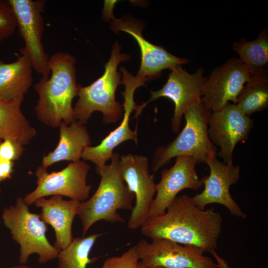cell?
<instances>
[{
	"mask_svg": "<svg viewBox=\"0 0 268 268\" xmlns=\"http://www.w3.org/2000/svg\"><path fill=\"white\" fill-rule=\"evenodd\" d=\"M222 228L219 212L212 207L200 209L187 195L177 196L164 214L148 217L140 227L142 235L152 240L166 239L204 253L215 249Z\"/></svg>",
	"mask_w": 268,
	"mask_h": 268,
	"instance_id": "obj_1",
	"label": "cell"
},
{
	"mask_svg": "<svg viewBox=\"0 0 268 268\" xmlns=\"http://www.w3.org/2000/svg\"><path fill=\"white\" fill-rule=\"evenodd\" d=\"M76 60L70 53L57 52L50 57L49 78L42 77L35 85L39 99L35 107L38 120L52 127L74 120L72 101L77 96Z\"/></svg>",
	"mask_w": 268,
	"mask_h": 268,
	"instance_id": "obj_2",
	"label": "cell"
},
{
	"mask_svg": "<svg viewBox=\"0 0 268 268\" xmlns=\"http://www.w3.org/2000/svg\"><path fill=\"white\" fill-rule=\"evenodd\" d=\"M120 158L118 153H114L109 164L96 169L101 177L98 188L90 198L80 202L77 215L81 221L83 236L93 224L100 220L124 223L125 219L118 210L132 211L133 209L134 195L123 180Z\"/></svg>",
	"mask_w": 268,
	"mask_h": 268,
	"instance_id": "obj_3",
	"label": "cell"
},
{
	"mask_svg": "<svg viewBox=\"0 0 268 268\" xmlns=\"http://www.w3.org/2000/svg\"><path fill=\"white\" fill-rule=\"evenodd\" d=\"M212 112L201 99L186 110L183 129L173 141L158 147L154 151L152 163L154 173L170 163L174 157L189 156L196 164H207L216 156L217 149L208 134Z\"/></svg>",
	"mask_w": 268,
	"mask_h": 268,
	"instance_id": "obj_4",
	"label": "cell"
},
{
	"mask_svg": "<svg viewBox=\"0 0 268 268\" xmlns=\"http://www.w3.org/2000/svg\"><path fill=\"white\" fill-rule=\"evenodd\" d=\"M130 58L129 55L121 53V46L116 42L103 74L89 85L77 84L78 99L73 108L75 120L84 125L95 111L102 113L103 122L106 124L115 123L121 119L123 105L115 99L116 89L121 83L117 67L121 62Z\"/></svg>",
	"mask_w": 268,
	"mask_h": 268,
	"instance_id": "obj_5",
	"label": "cell"
},
{
	"mask_svg": "<svg viewBox=\"0 0 268 268\" xmlns=\"http://www.w3.org/2000/svg\"><path fill=\"white\" fill-rule=\"evenodd\" d=\"M2 219L12 238L20 246V263H27L33 254L38 255L41 264L57 258L60 251L48 240L47 224L40 214L29 211L23 198H18L15 205L4 208Z\"/></svg>",
	"mask_w": 268,
	"mask_h": 268,
	"instance_id": "obj_6",
	"label": "cell"
},
{
	"mask_svg": "<svg viewBox=\"0 0 268 268\" xmlns=\"http://www.w3.org/2000/svg\"><path fill=\"white\" fill-rule=\"evenodd\" d=\"M105 7L103 17L106 16V18L111 19V30L115 34L120 31L129 34L138 44L141 53V63L137 75L134 77L140 86L147 81L158 78L162 70L171 69L177 65L188 63L187 59L174 56L162 47L146 40L142 34L143 26L141 22L130 18L117 19L114 16L113 9H108Z\"/></svg>",
	"mask_w": 268,
	"mask_h": 268,
	"instance_id": "obj_7",
	"label": "cell"
},
{
	"mask_svg": "<svg viewBox=\"0 0 268 268\" xmlns=\"http://www.w3.org/2000/svg\"><path fill=\"white\" fill-rule=\"evenodd\" d=\"M178 65L170 69L166 83L160 89L150 90L149 99L134 108V118L141 114L142 109L150 102L160 97L172 100L174 104V112L171 119V129L175 133L179 132L181 119L186 110L201 99L202 88L206 79L204 69L199 68L194 73H190Z\"/></svg>",
	"mask_w": 268,
	"mask_h": 268,
	"instance_id": "obj_8",
	"label": "cell"
},
{
	"mask_svg": "<svg viewBox=\"0 0 268 268\" xmlns=\"http://www.w3.org/2000/svg\"><path fill=\"white\" fill-rule=\"evenodd\" d=\"M89 169V165L82 160L70 162L61 171L51 173L40 166L35 172L37 187L23 200L28 205L39 199L54 195L66 196L79 202L85 201L92 188L86 181Z\"/></svg>",
	"mask_w": 268,
	"mask_h": 268,
	"instance_id": "obj_9",
	"label": "cell"
},
{
	"mask_svg": "<svg viewBox=\"0 0 268 268\" xmlns=\"http://www.w3.org/2000/svg\"><path fill=\"white\" fill-rule=\"evenodd\" d=\"M139 260L147 268H216V263L200 248L166 239H141L133 246Z\"/></svg>",
	"mask_w": 268,
	"mask_h": 268,
	"instance_id": "obj_10",
	"label": "cell"
},
{
	"mask_svg": "<svg viewBox=\"0 0 268 268\" xmlns=\"http://www.w3.org/2000/svg\"><path fill=\"white\" fill-rule=\"evenodd\" d=\"M17 22V29L24 41L22 49L28 55L33 69L48 78L51 71L50 57L42 44L44 30L43 11L46 3L41 0H8Z\"/></svg>",
	"mask_w": 268,
	"mask_h": 268,
	"instance_id": "obj_11",
	"label": "cell"
},
{
	"mask_svg": "<svg viewBox=\"0 0 268 268\" xmlns=\"http://www.w3.org/2000/svg\"><path fill=\"white\" fill-rule=\"evenodd\" d=\"M148 165V158L143 155L129 153L120 158L121 175L135 199L128 222L133 230L140 227L148 218L156 193L154 175L149 173Z\"/></svg>",
	"mask_w": 268,
	"mask_h": 268,
	"instance_id": "obj_12",
	"label": "cell"
},
{
	"mask_svg": "<svg viewBox=\"0 0 268 268\" xmlns=\"http://www.w3.org/2000/svg\"><path fill=\"white\" fill-rule=\"evenodd\" d=\"M251 77L238 58H230L206 77L201 100L212 112L220 110L230 101L235 104L245 83Z\"/></svg>",
	"mask_w": 268,
	"mask_h": 268,
	"instance_id": "obj_13",
	"label": "cell"
},
{
	"mask_svg": "<svg viewBox=\"0 0 268 268\" xmlns=\"http://www.w3.org/2000/svg\"><path fill=\"white\" fill-rule=\"evenodd\" d=\"M254 121L234 104L227 103L220 110L212 112L208 126L210 140L220 149L217 155L223 162L233 164V153L236 144L247 140Z\"/></svg>",
	"mask_w": 268,
	"mask_h": 268,
	"instance_id": "obj_14",
	"label": "cell"
},
{
	"mask_svg": "<svg viewBox=\"0 0 268 268\" xmlns=\"http://www.w3.org/2000/svg\"><path fill=\"white\" fill-rule=\"evenodd\" d=\"M207 164L210 172L209 175L201 178L204 189L191 197L193 202L201 210L209 204L219 203L226 207L233 215L246 218L247 214L243 211L230 193L231 186L239 179L240 166L220 162L216 156Z\"/></svg>",
	"mask_w": 268,
	"mask_h": 268,
	"instance_id": "obj_15",
	"label": "cell"
},
{
	"mask_svg": "<svg viewBox=\"0 0 268 268\" xmlns=\"http://www.w3.org/2000/svg\"><path fill=\"white\" fill-rule=\"evenodd\" d=\"M169 169H164L161 178L156 184V195L150 207L148 217L161 215L177 197L186 189L197 190L203 185L198 176L195 160L189 156H178Z\"/></svg>",
	"mask_w": 268,
	"mask_h": 268,
	"instance_id": "obj_16",
	"label": "cell"
},
{
	"mask_svg": "<svg viewBox=\"0 0 268 268\" xmlns=\"http://www.w3.org/2000/svg\"><path fill=\"white\" fill-rule=\"evenodd\" d=\"M125 90L122 92L124 98L123 105L124 114L120 125L111 132L96 146H88L83 150L81 157L84 160L90 161L95 164L96 169L104 167L111 159L113 150L122 143L129 140H134L137 145V126L133 131L129 126L130 116L136 106L134 94L136 89L130 85H125Z\"/></svg>",
	"mask_w": 268,
	"mask_h": 268,
	"instance_id": "obj_17",
	"label": "cell"
},
{
	"mask_svg": "<svg viewBox=\"0 0 268 268\" xmlns=\"http://www.w3.org/2000/svg\"><path fill=\"white\" fill-rule=\"evenodd\" d=\"M80 202L64 200L59 195L42 198L34 202L36 206L41 208V218L54 229L56 240L54 246L59 251L67 247L73 238L72 224L78 213Z\"/></svg>",
	"mask_w": 268,
	"mask_h": 268,
	"instance_id": "obj_18",
	"label": "cell"
},
{
	"mask_svg": "<svg viewBox=\"0 0 268 268\" xmlns=\"http://www.w3.org/2000/svg\"><path fill=\"white\" fill-rule=\"evenodd\" d=\"M59 127L57 146L43 157L41 166L45 168L61 161L75 162L80 160L84 149L91 144L86 127L79 121L74 120L68 125L62 122Z\"/></svg>",
	"mask_w": 268,
	"mask_h": 268,
	"instance_id": "obj_19",
	"label": "cell"
},
{
	"mask_svg": "<svg viewBox=\"0 0 268 268\" xmlns=\"http://www.w3.org/2000/svg\"><path fill=\"white\" fill-rule=\"evenodd\" d=\"M20 55L10 63L0 59V98L11 100L24 97L32 82V66L28 55L21 48Z\"/></svg>",
	"mask_w": 268,
	"mask_h": 268,
	"instance_id": "obj_20",
	"label": "cell"
},
{
	"mask_svg": "<svg viewBox=\"0 0 268 268\" xmlns=\"http://www.w3.org/2000/svg\"><path fill=\"white\" fill-rule=\"evenodd\" d=\"M23 98L11 100L0 98V137L23 146L28 144L36 134L21 111Z\"/></svg>",
	"mask_w": 268,
	"mask_h": 268,
	"instance_id": "obj_21",
	"label": "cell"
},
{
	"mask_svg": "<svg viewBox=\"0 0 268 268\" xmlns=\"http://www.w3.org/2000/svg\"><path fill=\"white\" fill-rule=\"evenodd\" d=\"M232 48L251 76L268 77V30L263 28L254 40L242 38Z\"/></svg>",
	"mask_w": 268,
	"mask_h": 268,
	"instance_id": "obj_22",
	"label": "cell"
},
{
	"mask_svg": "<svg viewBox=\"0 0 268 268\" xmlns=\"http://www.w3.org/2000/svg\"><path fill=\"white\" fill-rule=\"evenodd\" d=\"M104 233H94L87 236L73 238L66 248L59 251L58 268H86L96 262L98 257L90 258L89 254L96 240Z\"/></svg>",
	"mask_w": 268,
	"mask_h": 268,
	"instance_id": "obj_23",
	"label": "cell"
},
{
	"mask_svg": "<svg viewBox=\"0 0 268 268\" xmlns=\"http://www.w3.org/2000/svg\"><path fill=\"white\" fill-rule=\"evenodd\" d=\"M236 105L246 115L268 107V77L252 76L241 91Z\"/></svg>",
	"mask_w": 268,
	"mask_h": 268,
	"instance_id": "obj_24",
	"label": "cell"
},
{
	"mask_svg": "<svg viewBox=\"0 0 268 268\" xmlns=\"http://www.w3.org/2000/svg\"><path fill=\"white\" fill-rule=\"evenodd\" d=\"M17 29V22L8 0H0V44Z\"/></svg>",
	"mask_w": 268,
	"mask_h": 268,
	"instance_id": "obj_25",
	"label": "cell"
},
{
	"mask_svg": "<svg viewBox=\"0 0 268 268\" xmlns=\"http://www.w3.org/2000/svg\"><path fill=\"white\" fill-rule=\"evenodd\" d=\"M139 260L133 247L120 256L107 259L101 268H147Z\"/></svg>",
	"mask_w": 268,
	"mask_h": 268,
	"instance_id": "obj_26",
	"label": "cell"
},
{
	"mask_svg": "<svg viewBox=\"0 0 268 268\" xmlns=\"http://www.w3.org/2000/svg\"><path fill=\"white\" fill-rule=\"evenodd\" d=\"M23 151V146L10 140L0 143V159L14 161L20 157Z\"/></svg>",
	"mask_w": 268,
	"mask_h": 268,
	"instance_id": "obj_27",
	"label": "cell"
},
{
	"mask_svg": "<svg viewBox=\"0 0 268 268\" xmlns=\"http://www.w3.org/2000/svg\"><path fill=\"white\" fill-rule=\"evenodd\" d=\"M14 164L13 161L0 159V182L11 178Z\"/></svg>",
	"mask_w": 268,
	"mask_h": 268,
	"instance_id": "obj_28",
	"label": "cell"
},
{
	"mask_svg": "<svg viewBox=\"0 0 268 268\" xmlns=\"http://www.w3.org/2000/svg\"><path fill=\"white\" fill-rule=\"evenodd\" d=\"M209 253L212 255L216 260L215 263L217 268H230L227 262L217 254L215 250H213Z\"/></svg>",
	"mask_w": 268,
	"mask_h": 268,
	"instance_id": "obj_29",
	"label": "cell"
},
{
	"mask_svg": "<svg viewBox=\"0 0 268 268\" xmlns=\"http://www.w3.org/2000/svg\"><path fill=\"white\" fill-rule=\"evenodd\" d=\"M9 268H31L27 266L22 265L20 266H15L12 267H10Z\"/></svg>",
	"mask_w": 268,
	"mask_h": 268,
	"instance_id": "obj_30",
	"label": "cell"
},
{
	"mask_svg": "<svg viewBox=\"0 0 268 268\" xmlns=\"http://www.w3.org/2000/svg\"><path fill=\"white\" fill-rule=\"evenodd\" d=\"M166 268L161 267V266H156V267H151V268Z\"/></svg>",
	"mask_w": 268,
	"mask_h": 268,
	"instance_id": "obj_31",
	"label": "cell"
},
{
	"mask_svg": "<svg viewBox=\"0 0 268 268\" xmlns=\"http://www.w3.org/2000/svg\"><path fill=\"white\" fill-rule=\"evenodd\" d=\"M1 138L0 137V143L1 142Z\"/></svg>",
	"mask_w": 268,
	"mask_h": 268,
	"instance_id": "obj_32",
	"label": "cell"
},
{
	"mask_svg": "<svg viewBox=\"0 0 268 268\" xmlns=\"http://www.w3.org/2000/svg\"><path fill=\"white\" fill-rule=\"evenodd\" d=\"M0 192H1V189H0Z\"/></svg>",
	"mask_w": 268,
	"mask_h": 268,
	"instance_id": "obj_33",
	"label": "cell"
},
{
	"mask_svg": "<svg viewBox=\"0 0 268 268\" xmlns=\"http://www.w3.org/2000/svg\"></svg>",
	"mask_w": 268,
	"mask_h": 268,
	"instance_id": "obj_34",
	"label": "cell"
}]
</instances>
